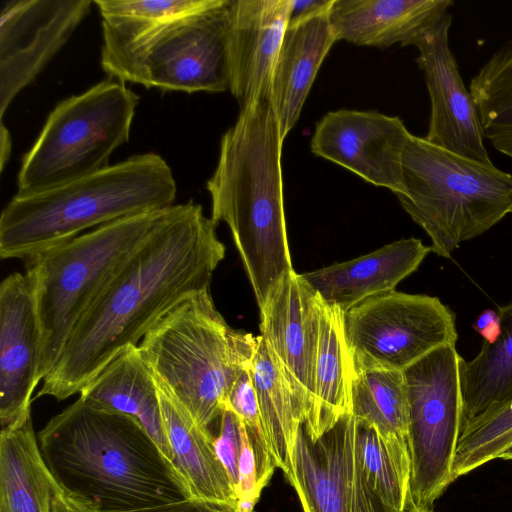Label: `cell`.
<instances>
[{"label": "cell", "mask_w": 512, "mask_h": 512, "mask_svg": "<svg viewBox=\"0 0 512 512\" xmlns=\"http://www.w3.org/2000/svg\"><path fill=\"white\" fill-rule=\"evenodd\" d=\"M216 423L218 424V433L213 435L215 449L236 490L242 421L231 410L224 409Z\"/></svg>", "instance_id": "cell-33"}, {"label": "cell", "mask_w": 512, "mask_h": 512, "mask_svg": "<svg viewBox=\"0 0 512 512\" xmlns=\"http://www.w3.org/2000/svg\"><path fill=\"white\" fill-rule=\"evenodd\" d=\"M258 341L227 324L208 290L172 309L138 347L156 379L211 431Z\"/></svg>", "instance_id": "cell-5"}, {"label": "cell", "mask_w": 512, "mask_h": 512, "mask_svg": "<svg viewBox=\"0 0 512 512\" xmlns=\"http://www.w3.org/2000/svg\"><path fill=\"white\" fill-rule=\"evenodd\" d=\"M90 0H11L0 13V117L90 10Z\"/></svg>", "instance_id": "cell-13"}, {"label": "cell", "mask_w": 512, "mask_h": 512, "mask_svg": "<svg viewBox=\"0 0 512 512\" xmlns=\"http://www.w3.org/2000/svg\"><path fill=\"white\" fill-rule=\"evenodd\" d=\"M343 329L354 371H404L458 339L456 315L439 298L395 290L343 312Z\"/></svg>", "instance_id": "cell-11"}, {"label": "cell", "mask_w": 512, "mask_h": 512, "mask_svg": "<svg viewBox=\"0 0 512 512\" xmlns=\"http://www.w3.org/2000/svg\"><path fill=\"white\" fill-rule=\"evenodd\" d=\"M250 372L267 444L275 466L286 475L297 432L304 420L261 336L250 364Z\"/></svg>", "instance_id": "cell-27"}, {"label": "cell", "mask_w": 512, "mask_h": 512, "mask_svg": "<svg viewBox=\"0 0 512 512\" xmlns=\"http://www.w3.org/2000/svg\"><path fill=\"white\" fill-rule=\"evenodd\" d=\"M285 476L304 512H391L364 476L352 413L315 439L302 422Z\"/></svg>", "instance_id": "cell-12"}, {"label": "cell", "mask_w": 512, "mask_h": 512, "mask_svg": "<svg viewBox=\"0 0 512 512\" xmlns=\"http://www.w3.org/2000/svg\"><path fill=\"white\" fill-rule=\"evenodd\" d=\"M473 328L483 335L485 340H493L499 333L498 314L490 309L485 310L481 315H479L473 324Z\"/></svg>", "instance_id": "cell-37"}, {"label": "cell", "mask_w": 512, "mask_h": 512, "mask_svg": "<svg viewBox=\"0 0 512 512\" xmlns=\"http://www.w3.org/2000/svg\"><path fill=\"white\" fill-rule=\"evenodd\" d=\"M292 16V0H231L229 91L240 109L270 100L275 62Z\"/></svg>", "instance_id": "cell-18"}, {"label": "cell", "mask_w": 512, "mask_h": 512, "mask_svg": "<svg viewBox=\"0 0 512 512\" xmlns=\"http://www.w3.org/2000/svg\"><path fill=\"white\" fill-rule=\"evenodd\" d=\"M430 252L431 247L420 239H400L361 257L301 276L326 305L345 312L369 297L395 290Z\"/></svg>", "instance_id": "cell-20"}, {"label": "cell", "mask_w": 512, "mask_h": 512, "mask_svg": "<svg viewBox=\"0 0 512 512\" xmlns=\"http://www.w3.org/2000/svg\"><path fill=\"white\" fill-rule=\"evenodd\" d=\"M512 445V399L471 421L458 439L452 479L499 458Z\"/></svg>", "instance_id": "cell-31"}, {"label": "cell", "mask_w": 512, "mask_h": 512, "mask_svg": "<svg viewBox=\"0 0 512 512\" xmlns=\"http://www.w3.org/2000/svg\"><path fill=\"white\" fill-rule=\"evenodd\" d=\"M42 349L35 279L27 270L12 273L0 285L1 428L31 410Z\"/></svg>", "instance_id": "cell-17"}, {"label": "cell", "mask_w": 512, "mask_h": 512, "mask_svg": "<svg viewBox=\"0 0 512 512\" xmlns=\"http://www.w3.org/2000/svg\"><path fill=\"white\" fill-rule=\"evenodd\" d=\"M52 512H93L90 508L66 494L57 484L52 492Z\"/></svg>", "instance_id": "cell-36"}, {"label": "cell", "mask_w": 512, "mask_h": 512, "mask_svg": "<svg viewBox=\"0 0 512 512\" xmlns=\"http://www.w3.org/2000/svg\"><path fill=\"white\" fill-rule=\"evenodd\" d=\"M129 512H244L239 505H225L186 499L180 502Z\"/></svg>", "instance_id": "cell-35"}, {"label": "cell", "mask_w": 512, "mask_h": 512, "mask_svg": "<svg viewBox=\"0 0 512 512\" xmlns=\"http://www.w3.org/2000/svg\"><path fill=\"white\" fill-rule=\"evenodd\" d=\"M453 0H333L330 21L336 40L358 46L411 45Z\"/></svg>", "instance_id": "cell-22"}, {"label": "cell", "mask_w": 512, "mask_h": 512, "mask_svg": "<svg viewBox=\"0 0 512 512\" xmlns=\"http://www.w3.org/2000/svg\"><path fill=\"white\" fill-rule=\"evenodd\" d=\"M37 439L57 485L93 512H129L191 498L148 432L128 415L78 398Z\"/></svg>", "instance_id": "cell-2"}, {"label": "cell", "mask_w": 512, "mask_h": 512, "mask_svg": "<svg viewBox=\"0 0 512 512\" xmlns=\"http://www.w3.org/2000/svg\"><path fill=\"white\" fill-rule=\"evenodd\" d=\"M231 0L148 27L102 23L101 65L121 82L161 90H229L228 30Z\"/></svg>", "instance_id": "cell-7"}, {"label": "cell", "mask_w": 512, "mask_h": 512, "mask_svg": "<svg viewBox=\"0 0 512 512\" xmlns=\"http://www.w3.org/2000/svg\"><path fill=\"white\" fill-rule=\"evenodd\" d=\"M55 481L39 451L31 410L0 434V512H52Z\"/></svg>", "instance_id": "cell-25"}, {"label": "cell", "mask_w": 512, "mask_h": 512, "mask_svg": "<svg viewBox=\"0 0 512 512\" xmlns=\"http://www.w3.org/2000/svg\"><path fill=\"white\" fill-rule=\"evenodd\" d=\"M403 209L450 258L512 213V174L410 135L402 155Z\"/></svg>", "instance_id": "cell-6"}, {"label": "cell", "mask_w": 512, "mask_h": 512, "mask_svg": "<svg viewBox=\"0 0 512 512\" xmlns=\"http://www.w3.org/2000/svg\"><path fill=\"white\" fill-rule=\"evenodd\" d=\"M326 6L291 17L275 62L270 102L284 141L298 121L319 68L337 41Z\"/></svg>", "instance_id": "cell-19"}, {"label": "cell", "mask_w": 512, "mask_h": 512, "mask_svg": "<svg viewBox=\"0 0 512 512\" xmlns=\"http://www.w3.org/2000/svg\"><path fill=\"white\" fill-rule=\"evenodd\" d=\"M452 15L444 14L414 39L427 85L431 113L425 139L443 149L491 164L478 109L465 87L449 45Z\"/></svg>", "instance_id": "cell-15"}, {"label": "cell", "mask_w": 512, "mask_h": 512, "mask_svg": "<svg viewBox=\"0 0 512 512\" xmlns=\"http://www.w3.org/2000/svg\"><path fill=\"white\" fill-rule=\"evenodd\" d=\"M212 0H96L102 23L121 29L154 26L198 11Z\"/></svg>", "instance_id": "cell-32"}, {"label": "cell", "mask_w": 512, "mask_h": 512, "mask_svg": "<svg viewBox=\"0 0 512 512\" xmlns=\"http://www.w3.org/2000/svg\"><path fill=\"white\" fill-rule=\"evenodd\" d=\"M499 458L506 459V460H512V445L509 446L501 455Z\"/></svg>", "instance_id": "cell-40"}, {"label": "cell", "mask_w": 512, "mask_h": 512, "mask_svg": "<svg viewBox=\"0 0 512 512\" xmlns=\"http://www.w3.org/2000/svg\"><path fill=\"white\" fill-rule=\"evenodd\" d=\"M461 358L456 345H445L403 371L409 404L410 494L420 511L432 512L453 482L462 421Z\"/></svg>", "instance_id": "cell-10"}, {"label": "cell", "mask_w": 512, "mask_h": 512, "mask_svg": "<svg viewBox=\"0 0 512 512\" xmlns=\"http://www.w3.org/2000/svg\"><path fill=\"white\" fill-rule=\"evenodd\" d=\"M156 383L164 429L173 453L172 466L191 498L238 505L236 490L217 455L212 432L199 424L157 379Z\"/></svg>", "instance_id": "cell-21"}, {"label": "cell", "mask_w": 512, "mask_h": 512, "mask_svg": "<svg viewBox=\"0 0 512 512\" xmlns=\"http://www.w3.org/2000/svg\"><path fill=\"white\" fill-rule=\"evenodd\" d=\"M262 488L259 484L257 460L245 425L241 428V452L238 464L236 493L238 505L244 512H252L260 498Z\"/></svg>", "instance_id": "cell-34"}, {"label": "cell", "mask_w": 512, "mask_h": 512, "mask_svg": "<svg viewBox=\"0 0 512 512\" xmlns=\"http://www.w3.org/2000/svg\"><path fill=\"white\" fill-rule=\"evenodd\" d=\"M162 211L101 225L25 262L35 279L42 329L41 380L53 370L82 316L144 241Z\"/></svg>", "instance_id": "cell-8"}, {"label": "cell", "mask_w": 512, "mask_h": 512, "mask_svg": "<svg viewBox=\"0 0 512 512\" xmlns=\"http://www.w3.org/2000/svg\"><path fill=\"white\" fill-rule=\"evenodd\" d=\"M79 394L91 407L136 419L172 465L173 453L164 429L156 378L138 345L119 352Z\"/></svg>", "instance_id": "cell-23"}, {"label": "cell", "mask_w": 512, "mask_h": 512, "mask_svg": "<svg viewBox=\"0 0 512 512\" xmlns=\"http://www.w3.org/2000/svg\"><path fill=\"white\" fill-rule=\"evenodd\" d=\"M469 91L484 137L494 149L512 159V38L471 78Z\"/></svg>", "instance_id": "cell-29"}, {"label": "cell", "mask_w": 512, "mask_h": 512, "mask_svg": "<svg viewBox=\"0 0 512 512\" xmlns=\"http://www.w3.org/2000/svg\"><path fill=\"white\" fill-rule=\"evenodd\" d=\"M0 152V168L2 171L11 152V137L3 122L0 125Z\"/></svg>", "instance_id": "cell-39"}, {"label": "cell", "mask_w": 512, "mask_h": 512, "mask_svg": "<svg viewBox=\"0 0 512 512\" xmlns=\"http://www.w3.org/2000/svg\"><path fill=\"white\" fill-rule=\"evenodd\" d=\"M497 314V337L484 340L472 360L461 358L459 362L461 432L475 418L512 399V302L501 306Z\"/></svg>", "instance_id": "cell-26"}, {"label": "cell", "mask_w": 512, "mask_h": 512, "mask_svg": "<svg viewBox=\"0 0 512 512\" xmlns=\"http://www.w3.org/2000/svg\"><path fill=\"white\" fill-rule=\"evenodd\" d=\"M352 414L374 427L386 442L409 449V404L403 371L355 370Z\"/></svg>", "instance_id": "cell-28"}, {"label": "cell", "mask_w": 512, "mask_h": 512, "mask_svg": "<svg viewBox=\"0 0 512 512\" xmlns=\"http://www.w3.org/2000/svg\"><path fill=\"white\" fill-rule=\"evenodd\" d=\"M225 257L216 224L192 200L163 210L82 316L37 397L80 393L119 352L187 298L208 291Z\"/></svg>", "instance_id": "cell-1"}, {"label": "cell", "mask_w": 512, "mask_h": 512, "mask_svg": "<svg viewBox=\"0 0 512 512\" xmlns=\"http://www.w3.org/2000/svg\"><path fill=\"white\" fill-rule=\"evenodd\" d=\"M320 308L319 296L295 271L280 280L260 307V336L304 421L313 399Z\"/></svg>", "instance_id": "cell-14"}, {"label": "cell", "mask_w": 512, "mask_h": 512, "mask_svg": "<svg viewBox=\"0 0 512 512\" xmlns=\"http://www.w3.org/2000/svg\"><path fill=\"white\" fill-rule=\"evenodd\" d=\"M359 459L364 476L391 512L415 508L410 494L408 447L386 442L368 423L356 419Z\"/></svg>", "instance_id": "cell-30"}, {"label": "cell", "mask_w": 512, "mask_h": 512, "mask_svg": "<svg viewBox=\"0 0 512 512\" xmlns=\"http://www.w3.org/2000/svg\"><path fill=\"white\" fill-rule=\"evenodd\" d=\"M176 191L168 164L147 153L49 190L15 195L0 217V257L26 262L88 228L167 209Z\"/></svg>", "instance_id": "cell-4"}, {"label": "cell", "mask_w": 512, "mask_h": 512, "mask_svg": "<svg viewBox=\"0 0 512 512\" xmlns=\"http://www.w3.org/2000/svg\"><path fill=\"white\" fill-rule=\"evenodd\" d=\"M404 512H426V511H420V510H417V509L413 508V509H408V510H406Z\"/></svg>", "instance_id": "cell-41"}, {"label": "cell", "mask_w": 512, "mask_h": 512, "mask_svg": "<svg viewBox=\"0 0 512 512\" xmlns=\"http://www.w3.org/2000/svg\"><path fill=\"white\" fill-rule=\"evenodd\" d=\"M354 366L343 329V312L321 300L313 399L303 422L312 439L352 413Z\"/></svg>", "instance_id": "cell-24"}, {"label": "cell", "mask_w": 512, "mask_h": 512, "mask_svg": "<svg viewBox=\"0 0 512 512\" xmlns=\"http://www.w3.org/2000/svg\"><path fill=\"white\" fill-rule=\"evenodd\" d=\"M282 145L270 100L240 109L221 138L218 163L206 185L211 219L228 225L259 308L294 271L286 233Z\"/></svg>", "instance_id": "cell-3"}, {"label": "cell", "mask_w": 512, "mask_h": 512, "mask_svg": "<svg viewBox=\"0 0 512 512\" xmlns=\"http://www.w3.org/2000/svg\"><path fill=\"white\" fill-rule=\"evenodd\" d=\"M139 97L123 82L107 80L61 101L22 161L16 195L55 188L109 167L129 139Z\"/></svg>", "instance_id": "cell-9"}, {"label": "cell", "mask_w": 512, "mask_h": 512, "mask_svg": "<svg viewBox=\"0 0 512 512\" xmlns=\"http://www.w3.org/2000/svg\"><path fill=\"white\" fill-rule=\"evenodd\" d=\"M331 0H292V16L310 13L326 6Z\"/></svg>", "instance_id": "cell-38"}, {"label": "cell", "mask_w": 512, "mask_h": 512, "mask_svg": "<svg viewBox=\"0 0 512 512\" xmlns=\"http://www.w3.org/2000/svg\"><path fill=\"white\" fill-rule=\"evenodd\" d=\"M411 133L397 116L340 109L316 124L311 151L395 195L403 192L402 155Z\"/></svg>", "instance_id": "cell-16"}]
</instances>
